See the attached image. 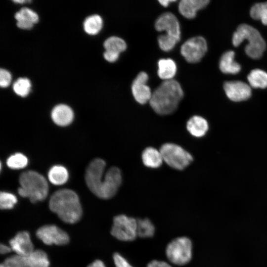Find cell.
<instances>
[{
	"mask_svg": "<svg viewBox=\"0 0 267 267\" xmlns=\"http://www.w3.org/2000/svg\"><path fill=\"white\" fill-rule=\"evenodd\" d=\"M106 163L101 159L93 160L89 165L85 180L89 190L98 197L108 199L117 192L122 183L121 172L113 167L104 173Z\"/></svg>",
	"mask_w": 267,
	"mask_h": 267,
	"instance_id": "cell-1",
	"label": "cell"
},
{
	"mask_svg": "<svg viewBox=\"0 0 267 267\" xmlns=\"http://www.w3.org/2000/svg\"><path fill=\"white\" fill-rule=\"evenodd\" d=\"M183 96V91L178 82L166 80L153 91L149 103L156 113L166 115L176 111Z\"/></svg>",
	"mask_w": 267,
	"mask_h": 267,
	"instance_id": "cell-2",
	"label": "cell"
},
{
	"mask_svg": "<svg viewBox=\"0 0 267 267\" xmlns=\"http://www.w3.org/2000/svg\"><path fill=\"white\" fill-rule=\"evenodd\" d=\"M50 210L63 222L75 223L81 219L82 208L75 192L68 189L55 191L49 201Z\"/></svg>",
	"mask_w": 267,
	"mask_h": 267,
	"instance_id": "cell-3",
	"label": "cell"
},
{
	"mask_svg": "<svg viewBox=\"0 0 267 267\" xmlns=\"http://www.w3.org/2000/svg\"><path fill=\"white\" fill-rule=\"evenodd\" d=\"M19 194L23 197L28 198L32 203L44 200L48 194L46 180L35 171H28L22 173L19 177Z\"/></svg>",
	"mask_w": 267,
	"mask_h": 267,
	"instance_id": "cell-4",
	"label": "cell"
},
{
	"mask_svg": "<svg viewBox=\"0 0 267 267\" xmlns=\"http://www.w3.org/2000/svg\"><path fill=\"white\" fill-rule=\"evenodd\" d=\"M245 40L248 42L245 48L247 55L253 59L260 58L266 49V42L256 29L243 24L240 25L233 33L232 44L234 46H238Z\"/></svg>",
	"mask_w": 267,
	"mask_h": 267,
	"instance_id": "cell-5",
	"label": "cell"
},
{
	"mask_svg": "<svg viewBox=\"0 0 267 267\" xmlns=\"http://www.w3.org/2000/svg\"><path fill=\"white\" fill-rule=\"evenodd\" d=\"M165 254L172 264L177 266L185 265L192 257V241L186 236L177 237L167 244Z\"/></svg>",
	"mask_w": 267,
	"mask_h": 267,
	"instance_id": "cell-6",
	"label": "cell"
},
{
	"mask_svg": "<svg viewBox=\"0 0 267 267\" xmlns=\"http://www.w3.org/2000/svg\"><path fill=\"white\" fill-rule=\"evenodd\" d=\"M160 151L163 161L171 167L182 170L187 167L192 161L191 154L180 146L167 143L163 144Z\"/></svg>",
	"mask_w": 267,
	"mask_h": 267,
	"instance_id": "cell-7",
	"label": "cell"
},
{
	"mask_svg": "<svg viewBox=\"0 0 267 267\" xmlns=\"http://www.w3.org/2000/svg\"><path fill=\"white\" fill-rule=\"evenodd\" d=\"M137 220L126 215L121 214L113 218L111 234L122 241H132L137 236Z\"/></svg>",
	"mask_w": 267,
	"mask_h": 267,
	"instance_id": "cell-8",
	"label": "cell"
},
{
	"mask_svg": "<svg viewBox=\"0 0 267 267\" xmlns=\"http://www.w3.org/2000/svg\"><path fill=\"white\" fill-rule=\"evenodd\" d=\"M207 50L206 41L201 36L189 39L183 44L180 48L181 55L188 62L192 63L199 62Z\"/></svg>",
	"mask_w": 267,
	"mask_h": 267,
	"instance_id": "cell-9",
	"label": "cell"
},
{
	"mask_svg": "<svg viewBox=\"0 0 267 267\" xmlns=\"http://www.w3.org/2000/svg\"><path fill=\"white\" fill-rule=\"evenodd\" d=\"M36 235L39 239L47 245H63L69 242L68 234L55 225L41 227L37 230Z\"/></svg>",
	"mask_w": 267,
	"mask_h": 267,
	"instance_id": "cell-10",
	"label": "cell"
},
{
	"mask_svg": "<svg viewBox=\"0 0 267 267\" xmlns=\"http://www.w3.org/2000/svg\"><path fill=\"white\" fill-rule=\"evenodd\" d=\"M155 27L158 31H165L166 35L179 41L180 39V29L178 21L171 12H165L161 15L155 21Z\"/></svg>",
	"mask_w": 267,
	"mask_h": 267,
	"instance_id": "cell-11",
	"label": "cell"
},
{
	"mask_svg": "<svg viewBox=\"0 0 267 267\" xmlns=\"http://www.w3.org/2000/svg\"><path fill=\"white\" fill-rule=\"evenodd\" d=\"M148 76L145 72H140L134 80L132 86L133 95L135 100L141 104L149 102L152 93L147 85Z\"/></svg>",
	"mask_w": 267,
	"mask_h": 267,
	"instance_id": "cell-12",
	"label": "cell"
},
{
	"mask_svg": "<svg viewBox=\"0 0 267 267\" xmlns=\"http://www.w3.org/2000/svg\"><path fill=\"white\" fill-rule=\"evenodd\" d=\"M223 89L226 96L233 101L246 100L251 95L250 86L241 81L226 82L224 84Z\"/></svg>",
	"mask_w": 267,
	"mask_h": 267,
	"instance_id": "cell-13",
	"label": "cell"
},
{
	"mask_svg": "<svg viewBox=\"0 0 267 267\" xmlns=\"http://www.w3.org/2000/svg\"><path fill=\"white\" fill-rule=\"evenodd\" d=\"M9 245L16 255L21 256H27L34 250L30 234L26 231L18 232L10 240Z\"/></svg>",
	"mask_w": 267,
	"mask_h": 267,
	"instance_id": "cell-14",
	"label": "cell"
},
{
	"mask_svg": "<svg viewBox=\"0 0 267 267\" xmlns=\"http://www.w3.org/2000/svg\"><path fill=\"white\" fill-rule=\"evenodd\" d=\"M209 2L208 0H182L179 3L178 10L185 18L192 19L198 10L205 7Z\"/></svg>",
	"mask_w": 267,
	"mask_h": 267,
	"instance_id": "cell-15",
	"label": "cell"
},
{
	"mask_svg": "<svg viewBox=\"0 0 267 267\" xmlns=\"http://www.w3.org/2000/svg\"><path fill=\"white\" fill-rule=\"evenodd\" d=\"M51 116L53 121L56 125L66 126L72 122L74 113L69 106L65 104H59L53 108Z\"/></svg>",
	"mask_w": 267,
	"mask_h": 267,
	"instance_id": "cell-16",
	"label": "cell"
},
{
	"mask_svg": "<svg viewBox=\"0 0 267 267\" xmlns=\"http://www.w3.org/2000/svg\"><path fill=\"white\" fill-rule=\"evenodd\" d=\"M17 26L23 29H30L39 20L37 14L27 7L22 8L15 15Z\"/></svg>",
	"mask_w": 267,
	"mask_h": 267,
	"instance_id": "cell-17",
	"label": "cell"
},
{
	"mask_svg": "<svg viewBox=\"0 0 267 267\" xmlns=\"http://www.w3.org/2000/svg\"><path fill=\"white\" fill-rule=\"evenodd\" d=\"M235 53L229 50L222 56L219 63L221 71L224 74H236L241 70V66L234 60Z\"/></svg>",
	"mask_w": 267,
	"mask_h": 267,
	"instance_id": "cell-18",
	"label": "cell"
},
{
	"mask_svg": "<svg viewBox=\"0 0 267 267\" xmlns=\"http://www.w3.org/2000/svg\"><path fill=\"white\" fill-rule=\"evenodd\" d=\"M186 128L191 135L200 137L206 134L209 126L207 121L204 118L199 116H194L187 121Z\"/></svg>",
	"mask_w": 267,
	"mask_h": 267,
	"instance_id": "cell-19",
	"label": "cell"
},
{
	"mask_svg": "<svg viewBox=\"0 0 267 267\" xmlns=\"http://www.w3.org/2000/svg\"><path fill=\"white\" fill-rule=\"evenodd\" d=\"M142 160L145 166L151 168H158L163 161L160 150L152 147H147L143 150Z\"/></svg>",
	"mask_w": 267,
	"mask_h": 267,
	"instance_id": "cell-20",
	"label": "cell"
},
{
	"mask_svg": "<svg viewBox=\"0 0 267 267\" xmlns=\"http://www.w3.org/2000/svg\"><path fill=\"white\" fill-rule=\"evenodd\" d=\"M158 75L162 79H173L177 72V65L175 61L170 58L161 59L158 62Z\"/></svg>",
	"mask_w": 267,
	"mask_h": 267,
	"instance_id": "cell-21",
	"label": "cell"
},
{
	"mask_svg": "<svg viewBox=\"0 0 267 267\" xmlns=\"http://www.w3.org/2000/svg\"><path fill=\"white\" fill-rule=\"evenodd\" d=\"M25 257L27 267H48L49 266L47 256L42 250H34Z\"/></svg>",
	"mask_w": 267,
	"mask_h": 267,
	"instance_id": "cell-22",
	"label": "cell"
},
{
	"mask_svg": "<svg viewBox=\"0 0 267 267\" xmlns=\"http://www.w3.org/2000/svg\"><path fill=\"white\" fill-rule=\"evenodd\" d=\"M48 179L55 185H62L65 183L68 178V173L67 169L59 165L53 166L48 173Z\"/></svg>",
	"mask_w": 267,
	"mask_h": 267,
	"instance_id": "cell-23",
	"label": "cell"
},
{
	"mask_svg": "<svg viewBox=\"0 0 267 267\" xmlns=\"http://www.w3.org/2000/svg\"><path fill=\"white\" fill-rule=\"evenodd\" d=\"M247 79L250 86L254 88H267V73L261 69L252 70L248 75Z\"/></svg>",
	"mask_w": 267,
	"mask_h": 267,
	"instance_id": "cell-24",
	"label": "cell"
},
{
	"mask_svg": "<svg viewBox=\"0 0 267 267\" xmlns=\"http://www.w3.org/2000/svg\"><path fill=\"white\" fill-rule=\"evenodd\" d=\"M137 236L140 238H150L154 236L155 227L152 222L148 218L137 220Z\"/></svg>",
	"mask_w": 267,
	"mask_h": 267,
	"instance_id": "cell-25",
	"label": "cell"
},
{
	"mask_svg": "<svg viewBox=\"0 0 267 267\" xmlns=\"http://www.w3.org/2000/svg\"><path fill=\"white\" fill-rule=\"evenodd\" d=\"M104 47L105 51L120 54L125 51L127 48L126 42L122 39L112 36L105 40L104 43Z\"/></svg>",
	"mask_w": 267,
	"mask_h": 267,
	"instance_id": "cell-26",
	"label": "cell"
},
{
	"mask_svg": "<svg viewBox=\"0 0 267 267\" xmlns=\"http://www.w3.org/2000/svg\"><path fill=\"white\" fill-rule=\"evenodd\" d=\"M103 21L98 15H92L87 17L84 22V28L88 34L94 35L97 34L102 27Z\"/></svg>",
	"mask_w": 267,
	"mask_h": 267,
	"instance_id": "cell-27",
	"label": "cell"
},
{
	"mask_svg": "<svg viewBox=\"0 0 267 267\" xmlns=\"http://www.w3.org/2000/svg\"><path fill=\"white\" fill-rule=\"evenodd\" d=\"M250 15L252 18L260 20L264 25H267V2L254 4L250 9Z\"/></svg>",
	"mask_w": 267,
	"mask_h": 267,
	"instance_id": "cell-28",
	"label": "cell"
},
{
	"mask_svg": "<svg viewBox=\"0 0 267 267\" xmlns=\"http://www.w3.org/2000/svg\"><path fill=\"white\" fill-rule=\"evenodd\" d=\"M31 87V83L28 79L20 78L14 83L13 89L17 95L25 97L30 92Z\"/></svg>",
	"mask_w": 267,
	"mask_h": 267,
	"instance_id": "cell-29",
	"label": "cell"
},
{
	"mask_svg": "<svg viewBox=\"0 0 267 267\" xmlns=\"http://www.w3.org/2000/svg\"><path fill=\"white\" fill-rule=\"evenodd\" d=\"M7 165L13 169H19L25 167L28 164V159L23 154L17 153L10 156L7 160Z\"/></svg>",
	"mask_w": 267,
	"mask_h": 267,
	"instance_id": "cell-30",
	"label": "cell"
},
{
	"mask_svg": "<svg viewBox=\"0 0 267 267\" xmlns=\"http://www.w3.org/2000/svg\"><path fill=\"white\" fill-rule=\"evenodd\" d=\"M179 41L178 39L166 34L161 35L158 38L159 47L165 51L172 50Z\"/></svg>",
	"mask_w": 267,
	"mask_h": 267,
	"instance_id": "cell-31",
	"label": "cell"
},
{
	"mask_svg": "<svg viewBox=\"0 0 267 267\" xmlns=\"http://www.w3.org/2000/svg\"><path fill=\"white\" fill-rule=\"evenodd\" d=\"M16 197L13 194L6 192L0 193V207L1 209H11L17 203Z\"/></svg>",
	"mask_w": 267,
	"mask_h": 267,
	"instance_id": "cell-32",
	"label": "cell"
},
{
	"mask_svg": "<svg viewBox=\"0 0 267 267\" xmlns=\"http://www.w3.org/2000/svg\"><path fill=\"white\" fill-rule=\"evenodd\" d=\"M23 256L18 255L11 256L6 259L0 267H24Z\"/></svg>",
	"mask_w": 267,
	"mask_h": 267,
	"instance_id": "cell-33",
	"label": "cell"
},
{
	"mask_svg": "<svg viewBox=\"0 0 267 267\" xmlns=\"http://www.w3.org/2000/svg\"><path fill=\"white\" fill-rule=\"evenodd\" d=\"M115 267H134L129 261L119 253H115L113 256Z\"/></svg>",
	"mask_w": 267,
	"mask_h": 267,
	"instance_id": "cell-34",
	"label": "cell"
},
{
	"mask_svg": "<svg viewBox=\"0 0 267 267\" xmlns=\"http://www.w3.org/2000/svg\"><path fill=\"white\" fill-rule=\"evenodd\" d=\"M11 81L10 73L7 70L0 69V86L2 88L7 87L9 85Z\"/></svg>",
	"mask_w": 267,
	"mask_h": 267,
	"instance_id": "cell-35",
	"label": "cell"
},
{
	"mask_svg": "<svg viewBox=\"0 0 267 267\" xmlns=\"http://www.w3.org/2000/svg\"><path fill=\"white\" fill-rule=\"evenodd\" d=\"M146 267H173L168 263L159 260H152L147 265Z\"/></svg>",
	"mask_w": 267,
	"mask_h": 267,
	"instance_id": "cell-36",
	"label": "cell"
},
{
	"mask_svg": "<svg viewBox=\"0 0 267 267\" xmlns=\"http://www.w3.org/2000/svg\"><path fill=\"white\" fill-rule=\"evenodd\" d=\"M104 58L110 62H114L116 61L119 58V55L107 51H105L103 54Z\"/></svg>",
	"mask_w": 267,
	"mask_h": 267,
	"instance_id": "cell-37",
	"label": "cell"
},
{
	"mask_svg": "<svg viewBox=\"0 0 267 267\" xmlns=\"http://www.w3.org/2000/svg\"><path fill=\"white\" fill-rule=\"evenodd\" d=\"M88 267H106L104 263L99 260H95L88 266Z\"/></svg>",
	"mask_w": 267,
	"mask_h": 267,
	"instance_id": "cell-38",
	"label": "cell"
},
{
	"mask_svg": "<svg viewBox=\"0 0 267 267\" xmlns=\"http://www.w3.org/2000/svg\"><path fill=\"white\" fill-rule=\"evenodd\" d=\"M12 250L11 247L2 244L0 246V252L2 254H5L10 252Z\"/></svg>",
	"mask_w": 267,
	"mask_h": 267,
	"instance_id": "cell-39",
	"label": "cell"
},
{
	"mask_svg": "<svg viewBox=\"0 0 267 267\" xmlns=\"http://www.w3.org/2000/svg\"><path fill=\"white\" fill-rule=\"evenodd\" d=\"M176 0H159V2L163 6L167 7L169 4V3H171L172 2H174Z\"/></svg>",
	"mask_w": 267,
	"mask_h": 267,
	"instance_id": "cell-40",
	"label": "cell"
},
{
	"mask_svg": "<svg viewBox=\"0 0 267 267\" xmlns=\"http://www.w3.org/2000/svg\"><path fill=\"white\" fill-rule=\"evenodd\" d=\"M14 1L15 2L21 3L25 2L27 1L26 0H14Z\"/></svg>",
	"mask_w": 267,
	"mask_h": 267,
	"instance_id": "cell-41",
	"label": "cell"
}]
</instances>
